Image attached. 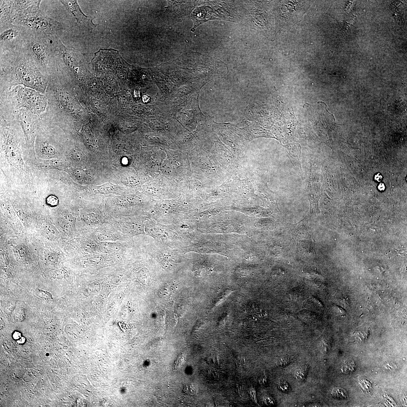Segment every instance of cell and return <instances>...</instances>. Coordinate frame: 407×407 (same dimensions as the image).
Segmentation results:
<instances>
[{
	"mask_svg": "<svg viewBox=\"0 0 407 407\" xmlns=\"http://www.w3.org/2000/svg\"><path fill=\"white\" fill-rule=\"evenodd\" d=\"M9 55L8 59H1V93L22 85L45 94L48 77L41 73L24 52Z\"/></svg>",
	"mask_w": 407,
	"mask_h": 407,
	"instance_id": "obj_1",
	"label": "cell"
},
{
	"mask_svg": "<svg viewBox=\"0 0 407 407\" xmlns=\"http://www.w3.org/2000/svg\"><path fill=\"white\" fill-rule=\"evenodd\" d=\"M0 101L1 118L6 120L16 119L17 111L22 108L27 109L41 117L48 104L45 94L22 85L1 93Z\"/></svg>",
	"mask_w": 407,
	"mask_h": 407,
	"instance_id": "obj_2",
	"label": "cell"
},
{
	"mask_svg": "<svg viewBox=\"0 0 407 407\" xmlns=\"http://www.w3.org/2000/svg\"><path fill=\"white\" fill-rule=\"evenodd\" d=\"M52 35L31 32L24 39V52L33 61L42 74L48 78L59 69L56 44L48 42Z\"/></svg>",
	"mask_w": 407,
	"mask_h": 407,
	"instance_id": "obj_3",
	"label": "cell"
},
{
	"mask_svg": "<svg viewBox=\"0 0 407 407\" xmlns=\"http://www.w3.org/2000/svg\"><path fill=\"white\" fill-rule=\"evenodd\" d=\"M41 1H38L35 4L15 15L11 21L13 25L22 26L29 29L30 32L54 35L59 31V23L41 13L38 10Z\"/></svg>",
	"mask_w": 407,
	"mask_h": 407,
	"instance_id": "obj_4",
	"label": "cell"
},
{
	"mask_svg": "<svg viewBox=\"0 0 407 407\" xmlns=\"http://www.w3.org/2000/svg\"><path fill=\"white\" fill-rule=\"evenodd\" d=\"M16 118L21 127L26 144L32 147L41 122L40 117L27 109L22 108L17 111Z\"/></svg>",
	"mask_w": 407,
	"mask_h": 407,
	"instance_id": "obj_5",
	"label": "cell"
},
{
	"mask_svg": "<svg viewBox=\"0 0 407 407\" xmlns=\"http://www.w3.org/2000/svg\"><path fill=\"white\" fill-rule=\"evenodd\" d=\"M107 222L128 238L144 233L145 225L142 220L122 217L110 218Z\"/></svg>",
	"mask_w": 407,
	"mask_h": 407,
	"instance_id": "obj_6",
	"label": "cell"
},
{
	"mask_svg": "<svg viewBox=\"0 0 407 407\" xmlns=\"http://www.w3.org/2000/svg\"><path fill=\"white\" fill-rule=\"evenodd\" d=\"M92 233L98 242L103 241L125 242L128 239L107 222L93 230Z\"/></svg>",
	"mask_w": 407,
	"mask_h": 407,
	"instance_id": "obj_7",
	"label": "cell"
},
{
	"mask_svg": "<svg viewBox=\"0 0 407 407\" xmlns=\"http://www.w3.org/2000/svg\"><path fill=\"white\" fill-rule=\"evenodd\" d=\"M68 11L73 15L77 22L85 27L91 30L95 28L98 24H94L92 19L86 16L82 12L77 1H60Z\"/></svg>",
	"mask_w": 407,
	"mask_h": 407,
	"instance_id": "obj_8",
	"label": "cell"
},
{
	"mask_svg": "<svg viewBox=\"0 0 407 407\" xmlns=\"http://www.w3.org/2000/svg\"><path fill=\"white\" fill-rule=\"evenodd\" d=\"M127 244L122 241H103L98 242L97 252L103 254H118L127 250Z\"/></svg>",
	"mask_w": 407,
	"mask_h": 407,
	"instance_id": "obj_9",
	"label": "cell"
},
{
	"mask_svg": "<svg viewBox=\"0 0 407 407\" xmlns=\"http://www.w3.org/2000/svg\"><path fill=\"white\" fill-rule=\"evenodd\" d=\"M82 218L83 221L91 228L92 230L107 223L108 220V218L105 217L101 213L94 210L83 214Z\"/></svg>",
	"mask_w": 407,
	"mask_h": 407,
	"instance_id": "obj_10",
	"label": "cell"
},
{
	"mask_svg": "<svg viewBox=\"0 0 407 407\" xmlns=\"http://www.w3.org/2000/svg\"><path fill=\"white\" fill-rule=\"evenodd\" d=\"M4 29H2L0 34V41L1 43L9 42L11 41H14V40L20 36V33L18 29H17V26L13 25L8 26V27H4Z\"/></svg>",
	"mask_w": 407,
	"mask_h": 407,
	"instance_id": "obj_11",
	"label": "cell"
},
{
	"mask_svg": "<svg viewBox=\"0 0 407 407\" xmlns=\"http://www.w3.org/2000/svg\"><path fill=\"white\" fill-rule=\"evenodd\" d=\"M117 186L110 182H107L100 186H95L92 188V192L96 193L107 195L114 193L118 191Z\"/></svg>",
	"mask_w": 407,
	"mask_h": 407,
	"instance_id": "obj_12",
	"label": "cell"
},
{
	"mask_svg": "<svg viewBox=\"0 0 407 407\" xmlns=\"http://www.w3.org/2000/svg\"><path fill=\"white\" fill-rule=\"evenodd\" d=\"M308 371V366L306 365L300 367L296 371L295 374V378L299 381L305 380L306 378Z\"/></svg>",
	"mask_w": 407,
	"mask_h": 407,
	"instance_id": "obj_13",
	"label": "cell"
},
{
	"mask_svg": "<svg viewBox=\"0 0 407 407\" xmlns=\"http://www.w3.org/2000/svg\"><path fill=\"white\" fill-rule=\"evenodd\" d=\"M356 369V365L353 361H347L342 366V371L345 374H350L354 372Z\"/></svg>",
	"mask_w": 407,
	"mask_h": 407,
	"instance_id": "obj_14",
	"label": "cell"
},
{
	"mask_svg": "<svg viewBox=\"0 0 407 407\" xmlns=\"http://www.w3.org/2000/svg\"><path fill=\"white\" fill-rule=\"evenodd\" d=\"M26 312L23 307H19L14 313V317L15 321L21 322L24 321L26 317Z\"/></svg>",
	"mask_w": 407,
	"mask_h": 407,
	"instance_id": "obj_15",
	"label": "cell"
},
{
	"mask_svg": "<svg viewBox=\"0 0 407 407\" xmlns=\"http://www.w3.org/2000/svg\"><path fill=\"white\" fill-rule=\"evenodd\" d=\"M331 394L335 399H344L347 397V393L345 390L340 388H335L332 391Z\"/></svg>",
	"mask_w": 407,
	"mask_h": 407,
	"instance_id": "obj_16",
	"label": "cell"
},
{
	"mask_svg": "<svg viewBox=\"0 0 407 407\" xmlns=\"http://www.w3.org/2000/svg\"><path fill=\"white\" fill-rule=\"evenodd\" d=\"M302 246L305 249L309 252H314L315 241L312 240H305L301 241Z\"/></svg>",
	"mask_w": 407,
	"mask_h": 407,
	"instance_id": "obj_17",
	"label": "cell"
},
{
	"mask_svg": "<svg viewBox=\"0 0 407 407\" xmlns=\"http://www.w3.org/2000/svg\"><path fill=\"white\" fill-rule=\"evenodd\" d=\"M184 393L187 394L193 395L197 393V388L195 384H186L183 388Z\"/></svg>",
	"mask_w": 407,
	"mask_h": 407,
	"instance_id": "obj_18",
	"label": "cell"
},
{
	"mask_svg": "<svg viewBox=\"0 0 407 407\" xmlns=\"http://www.w3.org/2000/svg\"><path fill=\"white\" fill-rule=\"evenodd\" d=\"M35 293L41 299H52V294L49 292L44 291L39 288H37L35 290Z\"/></svg>",
	"mask_w": 407,
	"mask_h": 407,
	"instance_id": "obj_19",
	"label": "cell"
},
{
	"mask_svg": "<svg viewBox=\"0 0 407 407\" xmlns=\"http://www.w3.org/2000/svg\"><path fill=\"white\" fill-rule=\"evenodd\" d=\"M91 104L94 110L98 113H102L104 111V107L100 102L96 99H92Z\"/></svg>",
	"mask_w": 407,
	"mask_h": 407,
	"instance_id": "obj_20",
	"label": "cell"
},
{
	"mask_svg": "<svg viewBox=\"0 0 407 407\" xmlns=\"http://www.w3.org/2000/svg\"><path fill=\"white\" fill-rule=\"evenodd\" d=\"M45 230L47 234L50 236L51 238H56L57 237L58 234L57 232V230L53 226L48 224L45 226Z\"/></svg>",
	"mask_w": 407,
	"mask_h": 407,
	"instance_id": "obj_21",
	"label": "cell"
},
{
	"mask_svg": "<svg viewBox=\"0 0 407 407\" xmlns=\"http://www.w3.org/2000/svg\"><path fill=\"white\" fill-rule=\"evenodd\" d=\"M278 387L279 389L284 393H288L291 390V388L288 383L284 380H280L279 382Z\"/></svg>",
	"mask_w": 407,
	"mask_h": 407,
	"instance_id": "obj_22",
	"label": "cell"
},
{
	"mask_svg": "<svg viewBox=\"0 0 407 407\" xmlns=\"http://www.w3.org/2000/svg\"><path fill=\"white\" fill-rule=\"evenodd\" d=\"M290 361L289 357H282L278 359L276 361V365L279 367H285L287 365Z\"/></svg>",
	"mask_w": 407,
	"mask_h": 407,
	"instance_id": "obj_23",
	"label": "cell"
},
{
	"mask_svg": "<svg viewBox=\"0 0 407 407\" xmlns=\"http://www.w3.org/2000/svg\"><path fill=\"white\" fill-rule=\"evenodd\" d=\"M367 333L365 331H357L355 333V336L357 340L363 341L366 339Z\"/></svg>",
	"mask_w": 407,
	"mask_h": 407,
	"instance_id": "obj_24",
	"label": "cell"
},
{
	"mask_svg": "<svg viewBox=\"0 0 407 407\" xmlns=\"http://www.w3.org/2000/svg\"><path fill=\"white\" fill-rule=\"evenodd\" d=\"M46 202L50 206H54L57 205L58 200L57 198L54 196H50L47 198Z\"/></svg>",
	"mask_w": 407,
	"mask_h": 407,
	"instance_id": "obj_25",
	"label": "cell"
},
{
	"mask_svg": "<svg viewBox=\"0 0 407 407\" xmlns=\"http://www.w3.org/2000/svg\"><path fill=\"white\" fill-rule=\"evenodd\" d=\"M249 393L251 398L252 400L254 402H255L256 403H258L257 395H256V393L255 389H254L253 388H251V389L250 390Z\"/></svg>",
	"mask_w": 407,
	"mask_h": 407,
	"instance_id": "obj_26",
	"label": "cell"
},
{
	"mask_svg": "<svg viewBox=\"0 0 407 407\" xmlns=\"http://www.w3.org/2000/svg\"><path fill=\"white\" fill-rule=\"evenodd\" d=\"M132 110L133 112L138 114H141L144 112V109L142 106H135L133 107Z\"/></svg>",
	"mask_w": 407,
	"mask_h": 407,
	"instance_id": "obj_27",
	"label": "cell"
},
{
	"mask_svg": "<svg viewBox=\"0 0 407 407\" xmlns=\"http://www.w3.org/2000/svg\"><path fill=\"white\" fill-rule=\"evenodd\" d=\"M264 402L265 404L268 406H271L274 405V401L272 397H266L264 399Z\"/></svg>",
	"mask_w": 407,
	"mask_h": 407,
	"instance_id": "obj_28",
	"label": "cell"
},
{
	"mask_svg": "<svg viewBox=\"0 0 407 407\" xmlns=\"http://www.w3.org/2000/svg\"><path fill=\"white\" fill-rule=\"evenodd\" d=\"M118 76L120 79L126 80L128 78V73L125 70L122 69L118 73Z\"/></svg>",
	"mask_w": 407,
	"mask_h": 407,
	"instance_id": "obj_29",
	"label": "cell"
},
{
	"mask_svg": "<svg viewBox=\"0 0 407 407\" xmlns=\"http://www.w3.org/2000/svg\"><path fill=\"white\" fill-rule=\"evenodd\" d=\"M259 382L261 384H265L267 382V378L265 374H262L259 377Z\"/></svg>",
	"mask_w": 407,
	"mask_h": 407,
	"instance_id": "obj_30",
	"label": "cell"
},
{
	"mask_svg": "<svg viewBox=\"0 0 407 407\" xmlns=\"http://www.w3.org/2000/svg\"><path fill=\"white\" fill-rule=\"evenodd\" d=\"M319 348L321 351L326 352L327 351V345L325 342H322L320 343Z\"/></svg>",
	"mask_w": 407,
	"mask_h": 407,
	"instance_id": "obj_31",
	"label": "cell"
},
{
	"mask_svg": "<svg viewBox=\"0 0 407 407\" xmlns=\"http://www.w3.org/2000/svg\"><path fill=\"white\" fill-rule=\"evenodd\" d=\"M21 337V333L18 331H15L13 334V337L14 340H18Z\"/></svg>",
	"mask_w": 407,
	"mask_h": 407,
	"instance_id": "obj_32",
	"label": "cell"
},
{
	"mask_svg": "<svg viewBox=\"0 0 407 407\" xmlns=\"http://www.w3.org/2000/svg\"><path fill=\"white\" fill-rule=\"evenodd\" d=\"M142 101L144 104L148 103L150 102V97L148 95H144L143 96Z\"/></svg>",
	"mask_w": 407,
	"mask_h": 407,
	"instance_id": "obj_33",
	"label": "cell"
},
{
	"mask_svg": "<svg viewBox=\"0 0 407 407\" xmlns=\"http://www.w3.org/2000/svg\"><path fill=\"white\" fill-rule=\"evenodd\" d=\"M133 97L135 99L137 100L139 99V98L140 97V92H139L138 90H134L133 93Z\"/></svg>",
	"mask_w": 407,
	"mask_h": 407,
	"instance_id": "obj_34",
	"label": "cell"
},
{
	"mask_svg": "<svg viewBox=\"0 0 407 407\" xmlns=\"http://www.w3.org/2000/svg\"><path fill=\"white\" fill-rule=\"evenodd\" d=\"M25 338H24V337H21L20 339H19L18 340H17V342L19 344H24V343L25 342Z\"/></svg>",
	"mask_w": 407,
	"mask_h": 407,
	"instance_id": "obj_35",
	"label": "cell"
},
{
	"mask_svg": "<svg viewBox=\"0 0 407 407\" xmlns=\"http://www.w3.org/2000/svg\"><path fill=\"white\" fill-rule=\"evenodd\" d=\"M385 367L386 369L390 371L393 370L394 366L391 364L388 363L385 366Z\"/></svg>",
	"mask_w": 407,
	"mask_h": 407,
	"instance_id": "obj_36",
	"label": "cell"
},
{
	"mask_svg": "<svg viewBox=\"0 0 407 407\" xmlns=\"http://www.w3.org/2000/svg\"><path fill=\"white\" fill-rule=\"evenodd\" d=\"M378 188H379V189L380 190H384V188H385V187H384V185L383 184L381 183L379 185Z\"/></svg>",
	"mask_w": 407,
	"mask_h": 407,
	"instance_id": "obj_37",
	"label": "cell"
},
{
	"mask_svg": "<svg viewBox=\"0 0 407 407\" xmlns=\"http://www.w3.org/2000/svg\"><path fill=\"white\" fill-rule=\"evenodd\" d=\"M4 326H5V322H3V319H2V318L1 319V328L3 329V328L4 327Z\"/></svg>",
	"mask_w": 407,
	"mask_h": 407,
	"instance_id": "obj_38",
	"label": "cell"
},
{
	"mask_svg": "<svg viewBox=\"0 0 407 407\" xmlns=\"http://www.w3.org/2000/svg\"><path fill=\"white\" fill-rule=\"evenodd\" d=\"M381 177H382L381 176L377 175L375 176V179H376V180L378 181V182H380V179H382Z\"/></svg>",
	"mask_w": 407,
	"mask_h": 407,
	"instance_id": "obj_39",
	"label": "cell"
}]
</instances>
